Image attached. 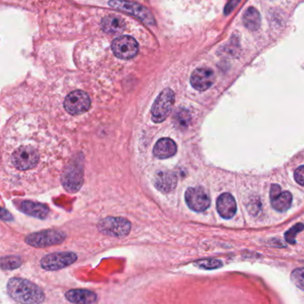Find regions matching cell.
<instances>
[{
  "mask_svg": "<svg viewBox=\"0 0 304 304\" xmlns=\"http://www.w3.org/2000/svg\"><path fill=\"white\" fill-rule=\"evenodd\" d=\"M66 299L74 304H93L97 300L95 292L86 289H71L65 294Z\"/></svg>",
  "mask_w": 304,
  "mask_h": 304,
  "instance_id": "15",
  "label": "cell"
},
{
  "mask_svg": "<svg viewBox=\"0 0 304 304\" xmlns=\"http://www.w3.org/2000/svg\"><path fill=\"white\" fill-rule=\"evenodd\" d=\"M91 106L90 97L86 92L81 90L72 92L67 96L64 101V109L70 115H80L85 113Z\"/></svg>",
  "mask_w": 304,
  "mask_h": 304,
  "instance_id": "8",
  "label": "cell"
},
{
  "mask_svg": "<svg viewBox=\"0 0 304 304\" xmlns=\"http://www.w3.org/2000/svg\"><path fill=\"white\" fill-rule=\"evenodd\" d=\"M154 185L159 191L169 193L177 185V176L171 171H160L155 175Z\"/></svg>",
  "mask_w": 304,
  "mask_h": 304,
  "instance_id": "13",
  "label": "cell"
},
{
  "mask_svg": "<svg viewBox=\"0 0 304 304\" xmlns=\"http://www.w3.org/2000/svg\"><path fill=\"white\" fill-rule=\"evenodd\" d=\"M77 254L72 252H59L47 254L41 259V267L46 270H59L66 268L77 261Z\"/></svg>",
  "mask_w": 304,
  "mask_h": 304,
  "instance_id": "7",
  "label": "cell"
},
{
  "mask_svg": "<svg viewBox=\"0 0 304 304\" xmlns=\"http://www.w3.org/2000/svg\"><path fill=\"white\" fill-rule=\"evenodd\" d=\"M195 265L197 267L204 270H215L222 267L223 263L216 259H205L196 262Z\"/></svg>",
  "mask_w": 304,
  "mask_h": 304,
  "instance_id": "22",
  "label": "cell"
},
{
  "mask_svg": "<svg viewBox=\"0 0 304 304\" xmlns=\"http://www.w3.org/2000/svg\"><path fill=\"white\" fill-rule=\"evenodd\" d=\"M293 197L290 192L284 191L281 192L279 195L276 197L275 199L271 200V205L273 208L277 210L278 212H286L288 209L290 208L292 204Z\"/></svg>",
  "mask_w": 304,
  "mask_h": 304,
  "instance_id": "20",
  "label": "cell"
},
{
  "mask_svg": "<svg viewBox=\"0 0 304 304\" xmlns=\"http://www.w3.org/2000/svg\"><path fill=\"white\" fill-rule=\"evenodd\" d=\"M304 225L303 223H297L295 224V226L291 228L290 230L288 232H286L285 234V238H286V242H288L289 244H295V237L296 235L299 233V232L304 231Z\"/></svg>",
  "mask_w": 304,
  "mask_h": 304,
  "instance_id": "24",
  "label": "cell"
},
{
  "mask_svg": "<svg viewBox=\"0 0 304 304\" xmlns=\"http://www.w3.org/2000/svg\"><path fill=\"white\" fill-rule=\"evenodd\" d=\"M214 82V73L211 68H197L191 74V86L198 91H205Z\"/></svg>",
  "mask_w": 304,
  "mask_h": 304,
  "instance_id": "12",
  "label": "cell"
},
{
  "mask_svg": "<svg viewBox=\"0 0 304 304\" xmlns=\"http://www.w3.org/2000/svg\"><path fill=\"white\" fill-rule=\"evenodd\" d=\"M188 206L195 212H203L210 206V198L201 187H191L185 192Z\"/></svg>",
  "mask_w": 304,
  "mask_h": 304,
  "instance_id": "11",
  "label": "cell"
},
{
  "mask_svg": "<svg viewBox=\"0 0 304 304\" xmlns=\"http://www.w3.org/2000/svg\"><path fill=\"white\" fill-rule=\"evenodd\" d=\"M239 1H240V0H231V1L228 3V5H226L225 10H224L225 14H229L231 12H232L233 9L236 7V5H237V4L239 3Z\"/></svg>",
  "mask_w": 304,
  "mask_h": 304,
  "instance_id": "28",
  "label": "cell"
},
{
  "mask_svg": "<svg viewBox=\"0 0 304 304\" xmlns=\"http://www.w3.org/2000/svg\"><path fill=\"white\" fill-rule=\"evenodd\" d=\"M83 183V168L79 160H75L65 169L63 176L64 188L69 192H76Z\"/></svg>",
  "mask_w": 304,
  "mask_h": 304,
  "instance_id": "9",
  "label": "cell"
},
{
  "mask_svg": "<svg viewBox=\"0 0 304 304\" xmlns=\"http://www.w3.org/2000/svg\"><path fill=\"white\" fill-rule=\"evenodd\" d=\"M7 292L10 297L19 304H41L45 301V294L40 287L24 278L9 279Z\"/></svg>",
  "mask_w": 304,
  "mask_h": 304,
  "instance_id": "1",
  "label": "cell"
},
{
  "mask_svg": "<svg viewBox=\"0 0 304 304\" xmlns=\"http://www.w3.org/2000/svg\"><path fill=\"white\" fill-rule=\"evenodd\" d=\"M9 164L16 172L27 173L35 170L40 160L38 148L30 142L15 145L10 152Z\"/></svg>",
  "mask_w": 304,
  "mask_h": 304,
  "instance_id": "2",
  "label": "cell"
},
{
  "mask_svg": "<svg viewBox=\"0 0 304 304\" xmlns=\"http://www.w3.org/2000/svg\"><path fill=\"white\" fill-rule=\"evenodd\" d=\"M21 208L23 213L36 218H46L49 213V209L45 204L34 203L31 201H23L21 204Z\"/></svg>",
  "mask_w": 304,
  "mask_h": 304,
  "instance_id": "17",
  "label": "cell"
},
{
  "mask_svg": "<svg viewBox=\"0 0 304 304\" xmlns=\"http://www.w3.org/2000/svg\"><path fill=\"white\" fill-rule=\"evenodd\" d=\"M66 238L64 232L55 230H46L42 232H35L26 237V243L32 246L43 248L52 245H60Z\"/></svg>",
  "mask_w": 304,
  "mask_h": 304,
  "instance_id": "4",
  "label": "cell"
},
{
  "mask_svg": "<svg viewBox=\"0 0 304 304\" xmlns=\"http://www.w3.org/2000/svg\"><path fill=\"white\" fill-rule=\"evenodd\" d=\"M101 233L107 236L123 237L131 231V223L121 217H108L101 220L98 224Z\"/></svg>",
  "mask_w": 304,
  "mask_h": 304,
  "instance_id": "5",
  "label": "cell"
},
{
  "mask_svg": "<svg viewBox=\"0 0 304 304\" xmlns=\"http://www.w3.org/2000/svg\"><path fill=\"white\" fill-rule=\"evenodd\" d=\"M295 179L300 185L304 186V166H302L295 170Z\"/></svg>",
  "mask_w": 304,
  "mask_h": 304,
  "instance_id": "26",
  "label": "cell"
},
{
  "mask_svg": "<svg viewBox=\"0 0 304 304\" xmlns=\"http://www.w3.org/2000/svg\"><path fill=\"white\" fill-rule=\"evenodd\" d=\"M175 96L170 88H167L160 93L152 106L151 114L152 120L155 123L163 122L172 112V106L174 104Z\"/></svg>",
  "mask_w": 304,
  "mask_h": 304,
  "instance_id": "3",
  "label": "cell"
},
{
  "mask_svg": "<svg viewBox=\"0 0 304 304\" xmlns=\"http://www.w3.org/2000/svg\"><path fill=\"white\" fill-rule=\"evenodd\" d=\"M281 188L277 185V184H273L270 188V200L275 199L276 197L279 195L281 193Z\"/></svg>",
  "mask_w": 304,
  "mask_h": 304,
  "instance_id": "27",
  "label": "cell"
},
{
  "mask_svg": "<svg viewBox=\"0 0 304 304\" xmlns=\"http://www.w3.org/2000/svg\"><path fill=\"white\" fill-rule=\"evenodd\" d=\"M291 279L300 289L304 290V268L295 269L291 273Z\"/></svg>",
  "mask_w": 304,
  "mask_h": 304,
  "instance_id": "23",
  "label": "cell"
},
{
  "mask_svg": "<svg viewBox=\"0 0 304 304\" xmlns=\"http://www.w3.org/2000/svg\"><path fill=\"white\" fill-rule=\"evenodd\" d=\"M218 213L224 219H231L236 214V203L234 197L230 193H223L216 202Z\"/></svg>",
  "mask_w": 304,
  "mask_h": 304,
  "instance_id": "14",
  "label": "cell"
},
{
  "mask_svg": "<svg viewBox=\"0 0 304 304\" xmlns=\"http://www.w3.org/2000/svg\"><path fill=\"white\" fill-rule=\"evenodd\" d=\"M0 219H2L4 221H12L13 217H12L9 212H7L5 209L0 207Z\"/></svg>",
  "mask_w": 304,
  "mask_h": 304,
  "instance_id": "29",
  "label": "cell"
},
{
  "mask_svg": "<svg viewBox=\"0 0 304 304\" xmlns=\"http://www.w3.org/2000/svg\"><path fill=\"white\" fill-rule=\"evenodd\" d=\"M190 118H191V115L189 113V111H187L185 109L178 110L177 114L175 115L176 122L181 127H187V126L189 125Z\"/></svg>",
  "mask_w": 304,
  "mask_h": 304,
  "instance_id": "25",
  "label": "cell"
},
{
  "mask_svg": "<svg viewBox=\"0 0 304 304\" xmlns=\"http://www.w3.org/2000/svg\"><path fill=\"white\" fill-rule=\"evenodd\" d=\"M101 27L106 33H118L125 29V23L118 16H107L102 20Z\"/></svg>",
  "mask_w": 304,
  "mask_h": 304,
  "instance_id": "18",
  "label": "cell"
},
{
  "mask_svg": "<svg viewBox=\"0 0 304 304\" xmlns=\"http://www.w3.org/2000/svg\"><path fill=\"white\" fill-rule=\"evenodd\" d=\"M22 265V259L19 256H6L0 258V269L5 270H13Z\"/></svg>",
  "mask_w": 304,
  "mask_h": 304,
  "instance_id": "21",
  "label": "cell"
},
{
  "mask_svg": "<svg viewBox=\"0 0 304 304\" xmlns=\"http://www.w3.org/2000/svg\"><path fill=\"white\" fill-rule=\"evenodd\" d=\"M177 151V145L170 138H162L157 141L153 149V154L159 159L171 158Z\"/></svg>",
  "mask_w": 304,
  "mask_h": 304,
  "instance_id": "16",
  "label": "cell"
},
{
  "mask_svg": "<svg viewBox=\"0 0 304 304\" xmlns=\"http://www.w3.org/2000/svg\"><path fill=\"white\" fill-rule=\"evenodd\" d=\"M111 48L114 55L120 59L128 60L134 58L138 53V44L135 38L129 36L117 37L112 42Z\"/></svg>",
  "mask_w": 304,
  "mask_h": 304,
  "instance_id": "10",
  "label": "cell"
},
{
  "mask_svg": "<svg viewBox=\"0 0 304 304\" xmlns=\"http://www.w3.org/2000/svg\"><path fill=\"white\" fill-rule=\"evenodd\" d=\"M243 23L250 31H257L261 26V15L254 7H249L243 16Z\"/></svg>",
  "mask_w": 304,
  "mask_h": 304,
  "instance_id": "19",
  "label": "cell"
},
{
  "mask_svg": "<svg viewBox=\"0 0 304 304\" xmlns=\"http://www.w3.org/2000/svg\"><path fill=\"white\" fill-rule=\"evenodd\" d=\"M109 5L114 9L120 10L132 14L135 17L140 19L141 22L148 25L155 24L154 17L150 11L139 4L122 0H110Z\"/></svg>",
  "mask_w": 304,
  "mask_h": 304,
  "instance_id": "6",
  "label": "cell"
}]
</instances>
